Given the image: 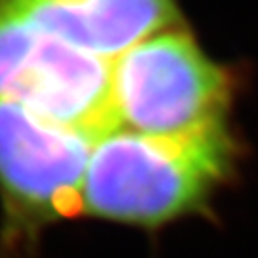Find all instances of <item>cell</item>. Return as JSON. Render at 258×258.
Masks as SVG:
<instances>
[{
  "instance_id": "obj_1",
  "label": "cell",
  "mask_w": 258,
  "mask_h": 258,
  "mask_svg": "<svg viewBox=\"0 0 258 258\" xmlns=\"http://www.w3.org/2000/svg\"><path fill=\"white\" fill-rule=\"evenodd\" d=\"M226 122L172 136L117 130L96 142L84 178V214L155 228L201 212L235 170Z\"/></svg>"
},
{
  "instance_id": "obj_2",
  "label": "cell",
  "mask_w": 258,
  "mask_h": 258,
  "mask_svg": "<svg viewBox=\"0 0 258 258\" xmlns=\"http://www.w3.org/2000/svg\"><path fill=\"white\" fill-rule=\"evenodd\" d=\"M92 142L0 100V249L21 256L55 222L84 214Z\"/></svg>"
},
{
  "instance_id": "obj_3",
  "label": "cell",
  "mask_w": 258,
  "mask_h": 258,
  "mask_svg": "<svg viewBox=\"0 0 258 258\" xmlns=\"http://www.w3.org/2000/svg\"><path fill=\"white\" fill-rule=\"evenodd\" d=\"M113 61L38 29L0 0V100L96 144L122 130Z\"/></svg>"
},
{
  "instance_id": "obj_4",
  "label": "cell",
  "mask_w": 258,
  "mask_h": 258,
  "mask_svg": "<svg viewBox=\"0 0 258 258\" xmlns=\"http://www.w3.org/2000/svg\"><path fill=\"white\" fill-rule=\"evenodd\" d=\"M230 73L184 31H166L113 61L120 126L148 136L184 134L222 122L231 102Z\"/></svg>"
},
{
  "instance_id": "obj_5",
  "label": "cell",
  "mask_w": 258,
  "mask_h": 258,
  "mask_svg": "<svg viewBox=\"0 0 258 258\" xmlns=\"http://www.w3.org/2000/svg\"><path fill=\"white\" fill-rule=\"evenodd\" d=\"M19 16L67 44L103 59L172 31L174 0H6Z\"/></svg>"
}]
</instances>
